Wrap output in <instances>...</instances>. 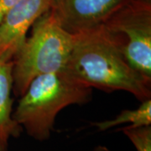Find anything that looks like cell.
Returning <instances> with one entry per match:
<instances>
[{"label":"cell","instance_id":"cell-1","mask_svg":"<svg viewBox=\"0 0 151 151\" xmlns=\"http://www.w3.org/2000/svg\"><path fill=\"white\" fill-rule=\"evenodd\" d=\"M62 70L91 88L107 92L124 91L140 102L151 98V79L130 65L101 25L74 35L73 47Z\"/></svg>","mask_w":151,"mask_h":151},{"label":"cell","instance_id":"cell-2","mask_svg":"<svg viewBox=\"0 0 151 151\" xmlns=\"http://www.w3.org/2000/svg\"><path fill=\"white\" fill-rule=\"evenodd\" d=\"M92 88L84 86L63 70L33 79L19 97L13 118L35 140H48L55 131L58 113L70 105H84L92 100Z\"/></svg>","mask_w":151,"mask_h":151},{"label":"cell","instance_id":"cell-3","mask_svg":"<svg viewBox=\"0 0 151 151\" xmlns=\"http://www.w3.org/2000/svg\"><path fill=\"white\" fill-rule=\"evenodd\" d=\"M73 43L74 35L60 26L50 10L40 17L12 59L14 96L21 97L39 76L63 70Z\"/></svg>","mask_w":151,"mask_h":151},{"label":"cell","instance_id":"cell-4","mask_svg":"<svg viewBox=\"0 0 151 151\" xmlns=\"http://www.w3.org/2000/svg\"><path fill=\"white\" fill-rule=\"evenodd\" d=\"M127 61L151 79V0H129L101 24Z\"/></svg>","mask_w":151,"mask_h":151},{"label":"cell","instance_id":"cell-5","mask_svg":"<svg viewBox=\"0 0 151 151\" xmlns=\"http://www.w3.org/2000/svg\"><path fill=\"white\" fill-rule=\"evenodd\" d=\"M129 0H51L50 10L60 26L72 35L98 27Z\"/></svg>","mask_w":151,"mask_h":151},{"label":"cell","instance_id":"cell-6","mask_svg":"<svg viewBox=\"0 0 151 151\" xmlns=\"http://www.w3.org/2000/svg\"><path fill=\"white\" fill-rule=\"evenodd\" d=\"M51 0H20L0 22V60H12L35 22L50 10Z\"/></svg>","mask_w":151,"mask_h":151},{"label":"cell","instance_id":"cell-7","mask_svg":"<svg viewBox=\"0 0 151 151\" xmlns=\"http://www.w3.org/2000/svg\"><path fill=\"white\" fill-rule=\"evenodd\" d=\"M12 60H0V151H9L11 138H19L24 129L13 118Z\"/></svg>","mask_w":151,"mask_h":151},{"label":"cell","instance_id":"cell-8","mask_svg":"<svg viewBox=\"0 0 151 151\" xmlns=\"http://www.w3.org/2000/svg\"><path fill=\"white\" fill-rule=\"evenodd\" d=\"M122 124H129L124 128H137L141 126L151 125V98L141 102V104L135 109L123 110L114 119L94 122L91 124L100 132L112 129Z\"/></svg>","mask_w":151,"mask_h":151},{"label":"cell","instance_id":"cell-9","mask_svg":"<svg viewBox=\"0 0 151 151\" xmlns=\"http://www.w3.org/2000/svg\"><path fill=\"white\" fill-rule=\"evenodd\" d=\"M137 151H151V125L137 128H120Z\"/></svg>","mask_w":151,"mask_h":151},{"label":"cell","instance_id":"cell-10","mask_svg":"<svg viewBox=\"0 0 151 151\" xmlns=\"http://www.w3.org/2000/svg\"><path fill=\"white\" fill-rule=\"evenodd\" d=\"M20 0H0V22L6 14Z\"/></svg>","mask_w":151,"mask_h":151},{"label":"cell","instance_id":"cell-11","mask_svg":"<svg viewBox=\"0 0 151 151\" xmlns=\"http://www.w3.org/2000/svg\"><path fill=\"white\" fill-rule=\"evenodd\" d=\"M92 151H112L110 149H108V147L104 145H97L96 146Z\"/></svg>","mask_w":151,"mask_h":151}]
</instances>
